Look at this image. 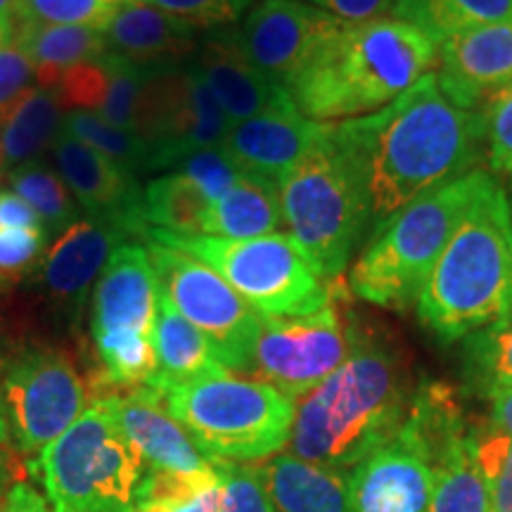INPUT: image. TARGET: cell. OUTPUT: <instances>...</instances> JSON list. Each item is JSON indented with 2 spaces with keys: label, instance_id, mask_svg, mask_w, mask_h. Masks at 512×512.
Segmentation results:
<instances>
[{
  "label": "cell",
  "instance_id": "cell-3",
  "mask_svg": "<svg viewBox=\"0 0 512 512\" xmlns=\"http://www.w3.org/2000/svg\"><path fill=\"white\" fill-rule=\"evenodd\" d=\"M437 60V43L401 19L344 22L287 93L304 117L337 124L387 107L430 74Z\"/></svg>",
  "mask_w": 512,
  "mask_h": 512
},
{
  "label": "cell",
  "instance_id": "cell-28",
  "mask_svg": "<svg viewBox=\"0 0 512 512\" xmlns=\"http://www.w3.org/2000/svg\"><path fill=\"white\" fill-rule=\"evenodd\" d=\"M62 121L64 112L55 91L29 88L0 121V174L34 162L43 150L53 147Z\"/></svg>",
  "mask_w": 512,
  "mask_h": 512
},
{
  "label": "cell",
  "instance_id": "cell-37",
  "mask_svg": "<svg viewBox=\"0 0 512 512\" xmlns=\"http://www.w3.org/2000/svg\"><path fill=\"white\" fill-rule=\"evenodd\" d=\"M477 458L491 491V512H512V437L489 430H475Z\"/></svg>",
  "mask_w": 512,
  "mask_h": 512
},
{
  "label": "cell",
  "instance_id": "cell-2",
  "mask_svg": "<svg viewBox=\"0 0 512 512\" xmlns=\"http://www.w3.org/2000/svg\"><path fill=\"white\" fill-rule=\"evenodd\" d=\"M411 401L396 354L356 330L347 361L299 399L287 446L292 456L349 472L399 432Z\"/></svg>",
  "mask_w": 512,
  "mask_h": 512
},
{
  "label": "cell",
  "instance_id": "cell-29",
  "mask_svg": "<svg viewBox=\"0 0 512 512\" xmlns=\"http://www.w3.org/2000/svg\"><path fill=\"white\" fill-rule=\"evenodd\" d=\"M283 221L278 183L245 174L211 207L204 235L226 240H252L275 233Z\"/></svg>",
  "mask_w": 512,
  "mask_h": 512
},
{
  "label": "cell",
  "instance_id": "cell-46",
  "mask_svg": "<svg viewBox=\"0 0 512 512\" xmlns=\"http://www.w3.org/2000/svg\"><path fill=\"white\" fill-rule=\"evenodd\" d=\"M486 399L491 403V427L512 437V389H496Z\"/></svg>",
  "mask_w": 512,
  "mask_h": 512
},
{
  "label": "cell",
  "instance_id": "cell-45",
  "mask_svg": "<svg viewBox=\"0 0 512 512\" xmlns=\"http://www.w3.org/2000/svg\"><path fill=\"white\" fill-rule=\"evenodd\" d=\"M3 512H53L48 498L27 482H12L3 498Z\"/></svg>",
  "mask_w": 512,
  "mask_h": 512
},
{
  "label": "cell",
  "instance_id": "cell-47",
  "mask_svg": "<svg viewBox=\"0 0 512 512\" xmlns=\"http://www.w3.org/2000/svg\"><path fill=\"white\" fill-rule=\"evenodd\" d=\"M12 460H10V451H5L3 446H0V503H3L5 494H8V489L12 486Z\"/></svg>",
  "mask_w": 512,
  "mask_h": 512
},
{
  "label": "cell",
  "instance_id": "cell-9",
  "mask_svg": "<svg viewBox=\"0 0 512 512\" xmlns=\"http://www.w3.org/2000/svg\"><path fill=\"white\" fill-rule=\"evenodd\" d=\"M143 238L195 256L214 268L264 318L309 316L335 302V287L313 271L285 233L226 240L147 228Z\"/></svg>",
  "mask_w": 512,
  "mask_h": 512
},
{
  "label": "cell",
  "instance_id": "cell-41",
  "mask_svg": "<svg viewBox=\"0 0 512 512\" xmlns=\"http://www.w3.org/2000/svg\"><path fill=\"white\" fill-rule=\"evenodd\" d=\"M34 79V64L19 48L15 27L0 29V121L29 88H34Z\"/></svg>",
  "mask_w": 512,
  "mask_h": 512
},
{
  "label": "cell",
  "instance_id": "cell-22",
  "mask_svg": "<svg viewBox=\"0 0 512 512\" xmlns=\"http://www.w3.org/2000/svg\"><path fill=\"white\" fill-rule=\"evenodd\" d=\"M437 81L448 100L479 112L512 83V22L484 24L441 43Z\"/></svg>",
  "mask_w": 512,
  "mask_h": 512
},
{
  "label": "cell",
  "instance_id": "cell-27",
  "mask_svg": "<svg viewBox=\"0 0 512 512\" xmlns=\"http://www.w3.org/2000/svg\"><path fill=\"white\" fill-rule=\"evenodd\" d=\"M15 38L19 48L34 64L38 86L48 88V91H55V86L69 69L98 60L107 53L105 34L93 27L17 22Z\"/></svg>",
  "mask_w": 512,
  "mask_h": 512
},
{
  "label": "cell",
  "instance_id": "cell-38",
  "mask_svg": "<svg viewBox=\"0 0 512 512\" xmlns=\"http://www.w3.org/2000/svg\"><path fill=\"white\" fill-rule=\"evenodd\" d=\"M48 230L0 228V287L29 278L48 247Z\"/></svg>",
  "mask_w": 512,
  "mask_h": 512
},
{
  "label": "cell",
  "instance_id": "cell-5",
  "mask_svg": "<svg viewBox=\"0 0 512 512\" xmlns=\"http://www.w3.org/2000/svg\"><path fill=\"white\" fill-rule=\"evenodd\" d=\"M489 178V171L475 169L389 216L351 266V292L382 309L418 304L434 264Z\"/></svg>",
  "mask_w": 512,
  "mask_h": 512
},
{
  "label": "cell",
  "instance_id": "cell-13",
  "mask_svg": "<svg viewBox=\"0 0 512 512\" xmlns=\"http://www.w3.org/2000/svg\"><path fill=\"white\" fill-rule=\"evenodd\" d=\"M354 339L335 302L309 316H261L249 373L297 401L347 361Z\"/></svg>",
  "mask_w": 512,
  "mask_h": 512
},
{
  "label": "cell",
  "instance_id": "cell-31",
  "mask_svg": "<svg viewBox=\"0 0 512 512\" xmlns=\"http://www.w3.org/2000/svg\"><path fill=\"white\" fill-rule=\"evenodd\" d=\"M211 207L214 202L204 195L200 185L174 171L147 183L140 211H143L145 226L152 223L169 233L204 235L211 219Z\"/></svg>",
  "mask_w": 512,
  "mask_h": 512
},
{
  "label": "cell",
  "instance_id": "cell-20",
  "mask_svg": "<svg viewBox=\"0 0 512 512\" xmlns=\"http://www.w3.org/2000/svg\"><path fill=\"white\" fill-rule=\"evenodd\" d=\"M328 128L304 117L287 98L259 117L230 126L221 147L242 171L278 183L325 138Z\"/></svg>",
  "mask_w": 512,
  "mask_h": 512
},
{
  "label": "cell",
  "instance_id": "cell-15",
  "mask_svg": "<svg viewBox=\"0 0 512 512\" xmlns=\"http://www.w3.org/2000/svg\"><path fill=\"white\" fill-rule=\"evenodd\" d=\"M432 491V446L411 406L399 432L349 470V510L430 512Z\"/></svg>",
  "mask_w": 512,
  "mask_h": 512
},
{
  "label": "cell",
  "instance_id": "cell-11",
  "mask_svg": "<svg viewBox=\"0 0 512 512\" xmlns=\"http://www.w3.org/2000/svg\"><path fill=\"white\" fill-rule=\"evenodd\" d=\"M159 292L207 337L214 354L230 373H249L261 316L238 292L195 256L150 242L145 247Z\"/></svg>",
  "mask_w": 512,
  "mask_h": 512
},
{
  "label": "cell",
  "instance_id": "cell-6",
  "mask_svg": "<svg viewBox=\"0 0 512 512\" xmlns=\"http://www.w3.org/2000/svg\"><path fill=\"white\" fill-rule=\"evenodd\" d=\"M287 235L320 278L335 283L370 230L361 181L335 138V124L278 181Z\"/></svg>",
  "mask_w": 512,
  "mask_h": 512
},
{
  "label": "cell",
  "instance_id": "cell-19",
  "mask_svg": "<svg viewBox=\"0 0 512 512\" xmlns=\"http://www.w3.org/2000/svg\"><path fill=\"white\" fill-rule=\"evenodd\" d=\"M53 155L62 181L91 219L110 221L128 235L143 238L147 230L140 211L143 188L136 176L67 131H60L55 138Z\"/></svg>",
  "mask_w": 512,
  "mask_h": 512
},
{
  "label": "cell",
  "instance_id": "cell-32",
  "mask_svg": "<svg viewBox=\"0 0 512 512\" xmlns=\"http://www.w3.org/2000/svg\"><path fill=\"white\" fill-rule=\"evenodd\" d=\"M12 192H17L24 202H29L46 223L48 233L67 230L79 221V204L69 197L67 183L60 174H55L41 159L27 162L8 174Z\"/></svg>",
  "mask_w": 512,
  "mask_h": 512
},
{
  "label": "cell",
  "instance_id": "cell-10",
  "mask_svg": "<svg viewBox=\"0 0 512 512\" xmlns=\"http://www.w3.org/2000/svg\"><path fill=\"white\" fill-rule=\"evenodd\" d=\"M0 396L12 446L38 458L86 411V384L69 356L41 342H24L0 358Z\"/></svg>",
  "mask_w": 512,
  "mask_h": 512
},
{
  "label": "cell",
  "instance_id": "cell-40",
  "mask_svg": "<svg viewBox=\"0 0 512 512\" xmlns=\"http://www.w3.org/2000/svg\"><path fill=\"white\" fill-rule=\"evenodd\" d=\"M174 169L178 174L188 176L190 181L200 185L204 195H207L211 202H219L221 197L247 174V171H242L240 166L228 157V152L223 150V147L195 152V155L178 162Z\"/></svg>",
  "mask_w": 512,
  "mask_h": 512
},
{
  "label": "cell",
  "instance_id": "cell-49",
  "mask_svg": "<svg viewBox=\"0 0 512 512\" xmlns=\"http://www.w3.org/2000/svg\"><path fill=\"white\" fill-rule=\"evenodd\" d=\"M0 446H3V448L12 446L8 418H5V408H3V396H0Z\"/></svg>",
  "mask_w": 512,
  "mask_h": 512
},
{
  "label": "cell",
  "instance_id": "cell-24",
  "mask_svg": "<svg viewBox=\"0 0 512 512\" xmlns=\"http://www.w3.org/2000/svg\"><path fill=\"white\" fill-rule=\"evenodd\" d=\"M195 24L155 8L150 3H126L114 12L102 34L107 53L150 69L188 64L197 46Z\"/></svg>",
  "mask_w": 512,
  "mask_h": 512
},
{
  "label": "cell",
  "instance_id": "cell-21",
  "mask_svg": "<svg viewBox=\"0 0 512 512\" xmlns=\"http://www.w3.org/2000/svg\"><path fill=\"white\" fill-rule=\"evenodd\" d=\"M107 413L136 448L147 470L162 472H207L214 463L204 456L190 434L174 415L166 411L162 394L155 389H128V392H107L100 396Z\"/></svg>",
  "mask_w": 512,
  "mask_h": 512
},
{
  "label": "cell",
  "instance_id": "cell-16",
  "mask_svg": "<svg viewBox=\"0 0 512 512\" xmlns=\"http://www.w3.org/2000/svg\"><path fill=\"white\" fill-rule=\"evenodd\" d=\"M342 24L316 5L264 0L249 12L238 38L249 60L287 88Z\"/></svg>",
  "mask_w": 512,
  "mask_h": 512
},
{
  "label": "cell",
  "instance_id": "cell-23",
  "mask_svg": "<svg viewBox=\"0 0 512 512\" xmlns=\"http://www.w3.org/2000/svg\"><path fill=\"white\" fill-rule=\"evenodd\" d=\"M192 64L207 81L211 95L219 102L230 124L259 117L292 98L283 83L273 81L249 60L240 46L238 31H223L202 38L192 55Z\"/></svg>",
  "mask_w": 512,
  "mask_h": 512
},
{
  "label": "cell",
  "instance_id": "cell-8",
  "mask_svg": "<svg viewBox=\"0 0 512 512\" xmlns=\"http://www.w3.org/2000/svg\"><path fill=\"white\" fill-rule=\"evenodd\" d=\"M29 470L43 482L53 512H136L147 475L100 399L29 460Z\"/></svg>",
  "mask_w": 512,
  "mask_h": 512
},
{
  "label": "cell",
  "instance_id": "cell-36",
  "mask_svg": "<svg viewBox=\"0 0 512 512\" xmlns=\"http://www.w3.org/2000/svg\"><path fill=\"white\" fill-rule=\"evenodd\" d=\"M221 484L219 512H273L259 465L211 460Z\"/></svg>",
  "mask_w": 512,
  "mask_h": 512
},
{
  "label": "cell",
  "instance_id": "cell-1",
  "mask_svg": "<svg viewBox=\"0 0 512 512\" xmlns=\"http://www.w3.org/2000/svg\"><path fill=\"white\" fill-rule=\"evenodd\" d=\"M335 138L361 181L373 235L406 204L475 171L484 121L448 100L430 72L382 110L337 121Z\"/></svg>",
  "mask_w": 512,
  "mask_h": 512
},
{
  "label": "cell",
  "instance_id": "cell-25",
  "mask_svg": "<svg viewBox=\"0 0 512 512\" xmlns=\"http://www.w3.org/2000/svg\"><path fill=\"white\" fill-rule=\"evenodd\" d=\"M273 512H351L349 472L278 453L259 465Z\"/></svg>",
  "mask_w": 512,
  "mask_h": 512
},
{
  "label": "cell",
  "instance_id": "cell-4",
  "mask_svg": "<svg viewBox=\"0 0 512 512\" xmlns=\"http://www.w3.org/2000/svg\"><path fill=\"white\" fill-rule=\"evenodd\" d=\"M415 306L441 342L512 316V202L494 176L451 235Z\"/></svg>",
  "mask_w": 512,
  "mask_h": 512
},
{
  "label": "cell",
  "instance_id": "cell-12",
  "mask_svg": "<svg viewBox=\"0 0 512 512\" xmlns=\"http://www.w3.org/2000/svg\"><path fill=\"white\" fill-rule=\"evenodd\" d=\"M230 126L195 64L152 72L136 117V136L150 150L152 171L174 169L195 152L221 147Z\"/></svg>",
  "mask_w": 512,
  "mask_h": 512
},
{
  "label": "cell",
  "instance_id": "cell-7",
  "mask_svg": "<svg viewBox=\"0 0 512 512\" xmlns=\"http://www.w3.org/2000/svg\"><path fill=\"white\" fill-rule=\"evenodd\" d=\"M209 460L256 463L278 456L290 441L297 401L254 377L221 373L178 384L162 394Z\"/></svg>",
  "mask_w": 512,
  "mask_h": 512
},
{
  "label": "cell",
  "instance_id": "cell-48",
  "mask_svg": "<svg viewBox=\"0 0 512 512\" xmlns=\"http://www.w3.org/2000/svg\"><path fill=\"white\" fill-rule=\"evenodd\" d=\"M17 24V0H0V29Z\"/></svg>",
  "mask_w": 512,
  "mask_h": 512
},
{
  "label": "cell",
  "instance_id": "cell-33",
  "mask_svg": "<svg viewBox=\"0 0 512 512\" xmlns=\"http://www.w3.org/2000/svg\"><path fill=\"white\" fill-rule=\"evenodd\" d=\"M465 375L479 394L512 389V316L465 337Z\"/></svg>",
  "mask_w": 512,
  "mask_h": 512
},
{
  "label": "cell",
  "instance_id": "cell-51",
  "mask_svg": "<svg viewBox=\"0 0 512 512\" xmlns=\"http://www.w3.org/2000/svg\"><path fill=\"white\" fill-rule=\"evenodd\" d=\"M0 512H3V503H0Z\"/></svg>",
  "mask_w": 512,
  "mask_h": 512
},
{
  "label": "cell",
  "instance_id": "cell-34",
  "mask_svg": "<svg viewBox=\"0 0 512 512\" xmlns=\"http://www.w3.org/2000/svg\"><path fill=\"white\" fill-rule=\"evenodd\" d=\"M62 131L72 133L74 138L91 145L93 150H98L100 155H105L110 162L121 166V169H126L128 174L140 176L152 171L150 150H147L143 140H140L136 133L121 131V128L107 124L100 114L83 110L67 112L62 121Z\"/></svg>",
  "mask_w": 512,
  "mask_h": 512
},
{
  "label": "cell",
  "instance_id": "cell-50",
  "mask_svg": "<svg viewBox=\"0 0 512 512\" xmlns=\"http://www.w3.org/2000/svg\"><path fill=\"white\" fill-rule=\"evenodd\" d=\"M508 178H510V181H512V171H510V174H508Z\"/></svg>",
  "mask_w": 512,
  "mask_h": 512
},
{
  "label": "cell",
  "instance_id": "cell-39",
  "mask_svg": "<svg viewBox=\"0 0 512 512\" xmlns=\"http://www.w3.org/2000/svg\"><path fill=\"white\" fill-rule=\"evenodd\" d=\"M484 121V147L489 169L508 176L512 171V83L479 107Z\"/></svg>",
  "mask_w": 512,
  "mask_h": 512
},
{
  "label": "cell",
  "instance_id": "cell-30",
  "mask_svg": "<svg viewBox=\"0 0 512 512\" xmlns=\"http://www.w3.org/2000/svg\"><path fill=\"white\" fill-rule=\"evenodd\" d=\"M392 12L441 46L463 31L512 22V0H396Z\"/></svg>",
  "mask_w": 512,
  "mask_h": 512
},
{
  "label": "cell",
  "instance_id": "cell-42",
  "mask_svg": "<svg viewBox=\"0 0 512 512\" xmlns=\"http://www.w3.org/2000/svg\"><path fill=\"white\" fill-rule=\"evenodd\" d=\"M195 27H223L245 15L252 0H143Z\"/></svg>",
  "mask_w": 512,
  "mask_h": 512
},
{
  "label": "cell",
  "instance_id": "cell-44",
  "mask_svg": "<svg viewBox=\"0 0 512 512\" xmlns=\"http://www.w3.org/2000/svg\"><path fill=\"white\" fill-rule=\"evenodd\" d=\"M0 228L48 230L41 216L36 214V209L12 190L0 192Z\"/></svg>",
  "mask_w": 512,
  "mask_h": 512
},
{
  "label": "cell",
  "instance_id": "cell-35",
  "mask_svg": "<svg viewBox=\"0 0 512 512\" xmlns=\"http://www.w3.org/2000/svg\"><path fill=\"white\" fill-rule=\"evenodd\" d=\"M143 0H17V22L105 29L114 12Z\"/></svg>",
  "mask_w": 512,
  "mask_h": 512
},
{
  "label": "cell",
  "instance_id": "cell-14",
  "mask_svg": "<svg viewBox=\"0 0 512 512\" xmlns=\"http://www.w3.org/2000/svg\"><path fill=\"white\" fill-rule=\"evenodd\" d=\"M434 456L430 512H491V491L477 458L475 430L465 425L446 384H427L413 396Z\"/></svg>",
  "mask_w": 512,
  "mask_h": 512
},
{
  "label": "cell",
  "instance_id": "cell-26",
  "mask_svg": "<svg viewBox=\"0 0 512 512\" xmlns=\"http://www.w3.org/2000/svg\"><path fill=\"white\" fill-rule=\"evenodd\" d=\"M155 351H157V380L155 392L188 384L202 377L228 373V368L216 358L214 349L195 325H190L169 299L159 292V309L155 325Z\"/></svg>",
  "mask_w": 512,
  "mask_h": 512
},
{
  "label": "cell",
  "instance_id": "cell-18",
  "mask_svg": "<svg viewBox=\"0 0 512 512\" xmlns=\"http://www.w3.org/2000/svg\"><path fill=\"white\" fill-rule=\"evenodd\" d=\"M91 297L93 344L105 339L155 337L159 285L145 247L121 245L114 249Z\"/></svg>",
  "mask_w": 512,
  "mask_h": 512
},
{
  "label": "cell",
  "instance_id": "cell-43",
  "mask_svg": "<svg viewBox=\"0 0 512 512\" xmlns=\"http://www.w3.org/2000/svg\"><path fill=\"white\" fill-rule=\"evenodd\" d=\"M311 3L342 22H368L392 10L396 0H311Z\"/></svg>",
  "mask_w": 512,
  "mask_h": 512
},
{
  "label": "cell",
  "instance_id": "cell-17",
  "mask_svg": "<svg viewBox=\"0 0 512 512\" xmlns=\"http://www.w3.org/2000/svg\"><path fill=\"white\" fill-rule=\"evenodd\" d=\"M128 238L124 228L110 221L79 219L48 249L36 271L29 275L43 292L57 320L79 330L83 309L107 266L114 249Z\"/></svg>",
  "mask_w": 512,
  "mask_h": 512
}]
</instances>
